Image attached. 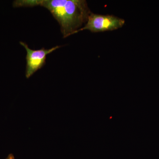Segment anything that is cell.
<instances>
[{"instance_id": "cell-2", "label": "cell", "mask_w": 159, "mask_h": 159, "mask_svg": "<svg viewBox=\"0 0 159 159\" xmlns=\"http://www.w3.org/2000/svg\"><path fill=\"white\" fill-rule=\"evenodd\" d=\"M122 19L112 15H102L91 12L84 27L75 32V34L84 30L93 32L113 31L122 28L125 24Z\"/></svg>"}, {"instance_id": "cell-3", "label": "cell", "mask_w": 159, "mask_h": 159, "mask_svg": "<svg viewBox=\"0 0 159 159\" xmlns=\"http://www.w3.org/2000/svg\"><path fill=\"white\" fill-rule=\"evenodd\" d=\"M20 43L26 49L27 52L25 77L28 79L46 64L48 55L61 47L56 46L50 49L43 48L39 50H32L26 43L20 42Z\"/></svg>"}, {"instance_id": "cell-4", "label": "cell", "mask_w": 159, "mask_h": 159, "mask_svg": "<svg viewBox=\"0 0 159 159\" xmlns=\"http://www.w3.org/2000/svg\"><path fill=\"white\" fill-rule=\"evenodd\" d=\"M6 159H15L14 155L12 154H9Z\"/></svg>"}, {"instance_id": "cell-1", "label": "cell", "mask_w": 159, "mask_h": 159, "mask_svg": "<svg viewBox=\"0 0 159 159\" xmlns=\"http://www.w3.org/2000/svg\"><path fill=\"white\" fill-rule=\"evenodd\" d=\"M14 8L40 6L48 9L60 26L63 38L69 37L87 21L91 11L84 0H16Z\"/></svg>"}]
</instances>
